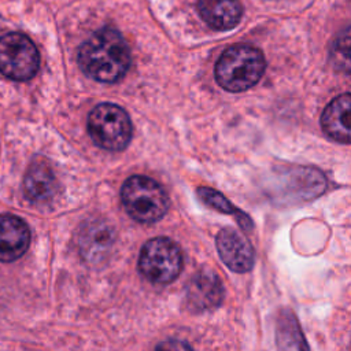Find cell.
<instances>
[{
    "mask_svg": "<svg viewBox=\"0 0 351 351\" xmlns=\"http://www.w3.org/2000/svg\"><path fill=\"white\" fill-rule=\"evenodd\" d=\"M130 51L119 32L111 27L96 30L78 51V64L92 80L112 84L130 67Z\"/></svg>",
    "mask_w": 351,
    "mask_h": 351,
    "instance_id": "1",
    "label": "cell"
},
{
    "mask_svg": "<svg viewBox=\"0 0 351 351\" xmlns=\"http://www.w3.org/2000/svg\"><path fill=\"white\" fill-rule=\"evenodd\" d=\"M263 53L248 44H234L225 49L215 64V80L229 92H243L254 86L265 73Z\"/></svg>",
    "mask_w": 351,
    "mask_h": 351,
    "instance_id": "2",
    "label": "cell"
},
{
    "mask_svg": "<svg viewBox=\"0 0 351 351\" xmlns=\"http://www.w3.org/2000/svg\"><path fill=\"white\" fill-rule=\"evenodd\" d=\"M121 200L128 214L141 223L159 221L169 207L165 189L145 176L129 177L121 188Z\"/></svg>",
    "mask_w": 351,
    "mask_h": 351,
    "instance_id": "3",
    "label": "cell"
},
{
    "mask_svg": "<svg viewBox=\"0 0 351 351\" xmlns=\"http://www.w3.org/2000/svg\"><path fill=\"white\" fill-rule=\"evenodd\" d=\"M88 132L93 143L100 148L121 151L132 138V122L126 111L119 106L101 103L88 117Z\"/></svg>",
    "mask_w": 351,
    "mask_h": 351,
    "instance_id": "4",
    "label": "cell"
},
{
    "mask_svg": "<svg viewBox=\"0 0 351 351\" xmlns=\"http://www.w3.org/2000/svg\"><path fill=\"white\" fill-rule=\"evenodd\" d=\"M182 269L180 247L167 237L148 240L140 252L138 270L152 284L166 285L174 281Z\"/></svg>",
    "mask_w": 351,
    "mask_h": 351,
    "instance_id": "5",
    "label": "cell"
},
{
    "mask_svg": "<svg viewBox=\"0 0 351 351\" xmlns=\"http://www.w3.org/2000/svg\"><path fill=\"white\" fill-rule=\"evenodd\" d=\"M40 66L34 43L22 33H8L0 38V71L15 81L33 78Z\"/></svg>",
    "mask_w": 351,
    "mask_h": 351,
    "instance_id": "6",
    "label": "cell"
},
{
    "mask_svg": "<svg viewBox=\"0 0 351 351\" xmlns=\"http://www.w3.org/2000/svg\"><path fill=\"white\" fill-rule=\"evenodd\" d=\"M223 285L211 269H202L193 274L185 289V303L192 313L217 308L223 300Z\"/></svg>",
    "mask_w": 351,
    "mask_h": 351,
    "instance_id": "7",
    "label": "cell"
},
{
    "mask_svg": "<svg viewBox=\"0 0 351 351\" xmlns=\"http://www.w3.org/2000/svg\"><path fill=\"white\" fill-rule=\"evenodd\" d=\"M115 243V230L104 219H92L82 225L78 233V250L90 265L107 261Z\"/></svg>",
    "mask_w": 351,
    "mask_h": 351,
    "instance_id": "8",
    "label": "cell"
},
{
    "mask_svg": "<svg viewBox=\"0 0 351 351\" xmlns=\"http://www.w3.org/2000/svg\"><path fill=\"white\" fill-rule=\"evenodd\" d=\"M217 250L222 262L234 273H247L254 266V248L237 230L223 228L217 234Z\"/></svg>",
    "mask_w": 351,
    "mask_h": 351,
    "instance_id": "9",
    "label": "cell"
},
{
    "mask_svg": "<svg viewBox=\"0 0 351 351\" xmlns=\"http://www.w3.org/2000/svg\"><path fill=\"white\" fill-rule=\"evenodd\" d=\"M23 192L29 202L44 204L51 202L58 192V181L49 163L44 158H36L23 180Z\"/></svg>",
    "mask_w": 351,
    "mask_h": 351,
    "instance_id": "10",
    "label": "cell"
},
{
    "mask_svg": "<svg viewBox=\"0 0 351 351\" xmlns=\"http://www.w3.org/2000/svg\"><path fill=\"white\" fill-rule=\"evenodd\" d=\"M30 243V230L23 219L11 214L0 215V262L19 259Z\"/></svg>",
    "mask_w": 351,
    "mask_h": 351,
    "instance_id": "11",
    "label": "cell"
},
{
    "mask_svg": "<svg viewBox=\"0 0 351 351\" xmlns=\"http://www.w3.org/2000/svg\"><path fill=\"white\" fill-rule=\"evenodd\" d=\"M350 107L351 95L343 93L326 106L321 117L324 132L333 140L344 144L350 143Z\"/></svg>",
    "mask_w": 351,
    "mask_h": 351,
    "instance_id": "12",
    "label": "cell"
},
{
    "mask_svg": "<svg viewBox=\"0 0 351 351\" xmlns=\"http://www.w3.org/2000/svg\"><path fill=\"white\" fill-rule=\"evenodd\" d=\"M197 10L202 19L217 30H229L241 19L239 0H199Z\"/></svg>",
    "mask_w": 351,
    "mask_h": 351,
    "instance_id": "13",
    "label": "cell"
},
{
    "mask_svg": "<svg viewBox=\"0 0 351 351\" xmlns=\"http://www.w3.org/2000/svg\"><path fill=\"white\" fill-rule=\"evenodd\" d=\"M277 347L278 351H308V346L295 314L282 308L277 318Z\"/></svg>",
    "mask_w": 351,
    "mask_h": 351,
    "instance_id": "14",
    "label": "cell"
},
{
    "mask_svg": "<svg viewBox=\"0 0 351 351\" xmlns=\"http://www.w3.org/2000/svg\"><path fill=\"white\" fill-rule=\"evenodd\" d=\"M197 195H199L200 200L203 203H206L207 206H210L211 208H214L219 213H223V214L233 215L236 218L237 223L244 230H250L252 228V222H251L250 217L245 213H243L241 210H239L236 206H233L222 193L217 192L215 189L202 186L197 189Z\"/></svg>",
    "mask_w": 351,
    "mask_h": 351,
    "instance_id": "15",
    "label": "cell"
},
{
    "mask_svg": "<svg viewBox=\"0 0 351 351\" xmlns=\"http://www.w3.org/2000/svg\"><path fill=\"white\" fill-rule=\"evenodd\" d=\"M154 351H193L192 347L178 339H167L160 341Z\"/></svg>",
    "mask_w": 351,
    "mask_h": 351,
    "instance_id": "16",
    "label": "cell"
}]
</instances>
